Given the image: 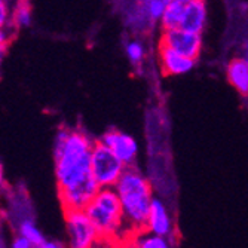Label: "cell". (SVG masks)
<instances>
[{
  "mask_svg": "<svg viewBox=\"0 0 248 248\" xmlns=\"http://www.w3.org/2000/svg\"><path fill=\"white\" fill-rule=\"evenodd\" d=\"M95 141L76 128H61L54 146V167L58 199L62 210H85L100 190L91 174V153Z\"/></svg>",
  "mask_w": 248,
  "mask_h": 248,
  "instance_id": "obj_1",
  "label": "cell"
},
{
  "mask_svg": "<svg viewBox=\"0 0 248 248\" xmlns=\"http://www.w3.org/2000/svg\"><path fill=\"white\" fill-rule=\"evenodd\" d=\"M115 190L121 199L125 220L132 232L146 228V220L153 199V187L147 175L135 165L126 167Z\"/></svg>",
  "mask_w": 248,
  "mask_h": 248,
  "instance_id": "obj_2",
  "label": "cell"
},
{
  "mask_svg": "<svg viewBox=\"0 0 248 248\" xmlns=\"http://www.w3.org/2000/svg\"><path fill=\"white\" fill-rule=\"evenodd\" d=\"M103 241H128L132 231L125 220L115 187H103L85 208Z\"/></svg>",
  "mask_w": 248,
  "mask_h": 248,
  "instance_id": "obj_3",
  "label": "cell"
},
{
  "mask_svg": "<svg viewBox=\"0 0 248 248\" xmlns=\"http://www.w3.org/2000/svg\"><path fill=\"white\" fill-rule=\"evenodd\" d=\"M64 211V244L67 248H98L101 236L85 210Z\"/></svg>",
  "mask_w": 248,
  "mask_h": 248,
  "instance_id": "obj_4",
  "label": "cell"
},
{
  "mask_svg": "<svg viewBox=\"0 0 248 248\" xmlns=\"http://www.w3.org/2000/svg\"><path fill=\"white\" fill-rule=\"evenodd\" d=\"M125 168L126 165L107 146L100 140L95 141L91 153V174L100 189L115 187Z\"/></svg>",
  "mask_w": 248,
  "mask_h": 248,
  "instance_id": "obj_5",
  "label": "cell"
},
{
  "mask_svg": "<svg viewBox=\"0 0 248 248\" xmlns=\"http://www.w3.org/2000/svg\"><path fill=\"white\" fill-rule=\"evenodd\" d=\"M159 45L183 54L189 58L198 60L202 51V34L190 33L183 29L162 30L159 36Z\"/></svg>",
  "mask_w": 248,
  "mask_h": 248,
  "instance_id": "obj_6",
  "label": "cell"
},
{
  "mask_svg": "<svg viewBox=\"0 0 248 248\" xmlns=\"http://www.w3.org/2000/svg\"><path fill=\"white\" fill-rule=\"evenodd\" d=\"M100 141L113 152L126 167L135 165L139 156V143L132 135L119 129H110L101 135Z\"/></svg>",
  "mask_w": 248,
  "mask_h": 248,
  "instance_id": "obj_7",
  "label": "cell"
},
{
  "mask_svg": "<svg viewBox=\"0 0 248 248\" xmlns=\"http://www.w3.org/2000/svg\"><path fill=\"white\" fill-rule=\"evenodd\" d=\"M144 229H147L149 232H152L155 235H161V236H165L170 239L174 238L175 226H174L172 214L170 211L168 204L164 199L153 196Z\"/></svg>",
  "mask_w": 248,
  "mask_h": 248,
  "instance_id": "obj_8",
  "label": "cell"
},
{
  "mask_svg": "<svg viewBox=\"0 0 248 248\" xmlns=\"http://www.w3.org/2000/svg\"><path fill=\"white\" fill-rule=\"evenodd\" d=\"M157 60L161 70L165 76H183L193 70L196 60L189 58L180 52H175L164 45L157 46Z\"/></svg>",
  "mask_w": 248,
  "mask_h": 248,
  "instance_id": "obj_9",
  "label": "cell"
},
{
  "mask_svg": "<svg viewBox=\"0 0 248 248\" xmlns=\"http://www.w3.org/2000/svg\"><path fill=\"white\" fill-rule=\"evenodd\" d=\"M208 19V8L205 0H195L187 5H185L183 18L180 29L187 30L190 33L202 34Z\"/></svg>",
  "mask_w": 248,
  "mask_h": 248,
  "instance_id": "obj_10",
  "label": "cell"
},
{
  "mask_svg": "<svg viewBox=\"0 0 248 248\" xmlns=\"http://www.w3.org/2000/svg\"><path fill=\"white\" fill-rule=\"evenodd\" d=\"M226 78L238 94L248 95V61L242 57H233L226 65Z\"/></svg>",
  "mask_w": 248,
  "mask_h": 248,
  "instance_id": "obj_11",
  "label": "cell"
},
{
  "mask_svg": "<svg viewBox=\"0 0 248 248\" xmlns=\"http://www.w3.org/2000/svg\"><path fill=\"white\" fill-rule=\"evenodd\" d=\"M131 248H172V239L155 235L147 229H140L131 233L128 238Z\"/></svg>",
  "mask_w": 248,
  "mask_h": 248,
  "instance_id": "obj_12",
  "label": "cell"
},
{
  "mask_svg": "<svg viewBox=\"0 0 248 248\" xmlns=\"http://www.w3.org/2000/svg\"><path fill=\"white\" fill-rule=\"evenodd\" d=\"M12 228H14L15 233L27 238L34 247H39V245H42L45 241H46V238H45L43 232L39 229L37 223L34 221L33 217H24V218L16 220L12 224Z\"/></svg>",
  "mask_w": 248,
  "mask_h": 248,
  "instance_id": "obj_13",
  "label": "cell"
},
{
  "mask_svg": "<svg viewBox=\"0 0 248 248\" xmlns=\"http://www.w3.org/2000/svg\"><path fill=\"white\" fill-rule=\"evenodd\" d=\"M183 11L185 5L178 3L175 0H170L162 16L159 21V26L162 30H171V29H178L182 24V18H183Z\"/></svg>",
  "mask_w": 248,
  "mask_h": 248,
  "instance_id": "obj_14",
  "label": "cell"
},
{
  "mask_svg": "<svg viewBox=\"0 0 248 248\" xmlns=\"http://www.w3.org/2000/svg\"><path fill=\"white\" fill-rule=\"evenodd\" d=\"M11 24L15 29L29 27L31 24V6L29 0H18L14 12H11Z\"/></svg>",
  "mask_w": 248,
  "mask_h": 248,
  "instance_id": "obj_15",
  "label": "cell"
},
{
  "mask_svg": "<svg viewBox=\"0 0 248 248\" xmlns=\"http://www.w3.org/2000/svg\"><path fill=\"white\" fill-rule=\"evenodd\" d=\"M125 54L134 67H141L146 60V46L140 39H129L125 43Z\"/></svg>",
  "mask_w": 248,
  "mask_h": 248,
  "instance_id": "obj_16",
  "label": "cell"
},
{
  "mask_svg": "<svg viewBox=\"0 0 248 248\" xmlns=\"http://www.w3.org/2000/svg\"><path fill=\"white\" fill-rule=\"evenodd\" d=\"M12 30H16L11 22L8 26H0V46H9V42L12 39Z\"/></svg>",
  "mask_w": 248,
  "mask_h": 248,
  "instance_id": "obj_17",
  "label": "cell"
},
{
  "mask_svg": "<svg viewBox=\"0 0 248 248\" xmlns=\"http://www.w3.org/2000/svg\"><path fill=\"white\" fill-rule=\"evenodd\" d=\"M9 248H36L27 238L21 236L18 233L14 235V238H11V242H9Z\"/></svg>",
  "mask_w": 248,
  "mask_h": 248,
  "instance_id": "obj_18",
  "label": "cell"
},
{
  "mask_svg": "<svg viewBox=\"0 0 248 248\" xmlns=\"http://www.w3.org/2000/svg\"><path fill=\"white\" fill-rule=\"evenodd\" d=\"M11 22V11L8 2L0 0V26H8Z\"/></svg>",
  "mask_w": 248,
  "mask_h": 248,
  "instance_id": "obj_19",
  "label": "cell"
},
{
  "mask_svg": "<svg viewBox=\"0 0 248 248\" xmlns=\"http://www.w3.org/2000/svg\"><path fill=\"white\" fill-rule=\"evenodd\" d=\"M98 248H131L128 241H101Z\"/></svg>",
  "mask_w": 248,
  "mask_h": 248,
  "instance_id": "obj_20",
  "label": "cell"
},
{
  "mask_svg": "<svg viewBox=\"0 0 248 248\" xmlns=\"http://www.w3.org/2000/svg\"><path fill=\"white\" fill-rule=\"evenodd\" d=\"M36 248H67L64 241H58V239H46L42 245L36 247Z\"/></svg>",
  "mask_w": 248,
  "mask_h": 248,
  "instance_id": "obj_21",
  "label": "cell"
},
{
  "mask_svg": "<svg viewBox=\"0 0 248 248\" xmlns=\"http://www.w3.org/2000/svg\"><path fill=\"white\" fill-rule=\"evenodd\" d=\"M9 239H8V236H6V231H5V228L0 224V248H9Z\"/></svg>",
  "mask_w": 248,
  "mask_h": 248,
  "instance_id": "obj_22",
  "label": "cell"
},
{
  "mask_svg": "<svg viewBox=\"0 0 248 248\" xmlns=\"http://www.w3.org/2000/svg\"><path fill=\"white\" fill-rule=\"evenodd\" d=\"M241 51H242V52H241L239 57H242L245 61H248V39L244 40V43H242V49H241Z\"/></svg>",
  "mask_w": 248,
  "mask_h": 248,
  "instance_id": "obj_23",
  "label": "cell"
},
{
  "mask_svg": "<svg viewBox=\"0 0 248 248\" xmlns=\"http://www.w3.org/2000/svg\"><path fill=\"white\" fill-rule=\"evenodd\" d=\"M6 52H8V46H0V65H2L5 57H6Z\"/></svg>",
  "mask_w": 248,
  "mask_h": 248,
  "instance_id": "obj_24",
  "label": "cell"
},
{
  "mask_svg": "<svg viewBox=\"0 0 248 248\" xmlns=\"http://www.w3.org/2000/svg\"><path fill=\"white\" fill-rule=\"evenodd\" d=\"M3 185H5V175H3V168L0 165V189L3 187Z\"/></svg>",
  "mask_w": 248,
  "mask_h": 248,
  "instance_id": "obj_25",
  "label": "cell"
},
{
  "mask_svg": "<svg viewBox=\"0 0 248 248\" xmlns=\"http://www.w3.org/2000/svg\"><path fill=\"white\" fill-rule=\"evenodd\" d=\"M175 2L183 3V5H187V3H190V2H195V0H175Z\"/></svg>",
  "mask_w": 248,
  "mask_h": 248,
  "instance_id": "obj_26",
  "label": "cell"
},
{
  "mask_svg": "<svg viewBox=\"0 0 248 248\" xmlns=\"http://www.w3.org/2000/svg\"><path fill=\"white\" fill-rule=\"evenodd\" d=\"M5 2H8V0H5Z\"/></svg>",
  "mask_w": 248,
  "mask_h": 248,
  "instance_id": "obj_27",
  "label": "cell"
}]
</instances>
